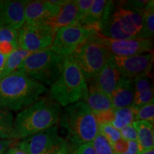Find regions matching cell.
<instances>
[{
  "label": "cell",
  "instance_id": "1",
  "mask_svg": "<svg viewBox=\"0 0 154 154\" xmlns=\"http://www.w3.org/2000/svg\"><path fill=\"white\" fill-rule=\"evenodd\" d=\"M47 91L41 82L17 70L0 79V108L9 111H22Z\"/></svg>",
  "mask_w": 154,
  "mask_h": 154
},
{
  "label": "cell",
  "instance_id": "2",
  "mask_svg": "<svg viewBox=\"0 0 154 154\" xmlns=\"http://www.w3.org/2000/svg\"><path fill=\"white\" fill-rule=\"evenodd\" d=\"M60 115V106L50 97H42L16 116L13 139H22L55 126Z\"/></svg>",
  "mask_w": 154,
  "mask_h": 154
},
{
  "label": "cell",
  "instance_id": "3",
  "mask_svg": "<svg viewBox=\"0 0 154 154\" xmlns=\"http://www.w3.org/2000/svg\"><path fill=\"white\" fill-rule=\"evenodd\" d=\"M87 81L72 55L65 57L61 72L50 86L49 97L60 106H67L85 99Z\"/></svg>",
  "mask_w": 154,
  "mask_h": 154
},
{
  "label": "cell",
  "instance_id": "4",
  "mask_svg": "<svg viewBox=\"0 0 154 154\" xmlns=\"http://www.w3.org/2000/svg\"><path fill=\"white\" fill-rule=\"evenodd\" d=\"M59 120L66 131L67 139L74 146L92 142L99 132L94 113L84 101L66 106Z\"/></svg>",
  "mask_w": 154,
  "mask_h": 154
},
{
  "label": "cell",
  "instance_id": "5",
  "mask_svg": "<svg viewBox=\"0 0 154 154\" xmlns=\"http://www.w3.org/2000/svg\"><path fill=\"white\" fill-rule=\"evenodd\" d=\"M64 58L49 48L31 54L17 70L44 85L51 86L61 74Z\"/></svg>",
  "mask_w": 154,
  "mask_h": 154
},
{
  "label": "cell",
  "instance_id": "6",
  "mask_svg": "<svg viewBox=\"0 0 154 154\" xmlns=\"http://www.w3.org/2000/svg\"><path fill=\"white\" fill-rule=\"evenodd\" d=\"M143 10L127 7L124 3L113 6L110 17L99 34L113 39L138 37L143 25Z\"/></svg>",
  "mask_w": 154,
  "mask_h": 154
},
{
  "label": "cell",
  "instance_id": "7",
  "mask_svg": "<svg viewBox=\"0 0 154 154\" xmlns=\"http://www.w3.org/2000/svg\"><path fill=\"white\" fill-rule=\"evenodd\" d=\"M95 34L88 38L72 54L86 81L93 80L113 57L109 50L97 42Z\"/></svg>",
  "mask_w": 154,
  "mask_h": 154
},
{
  "label": "cell",
  "instance_id": "8",
  "mask_svg": "<svg viewBox=\"0 0 154 154\" xmlns=\"http://www.w3.org/2000/svg\"><path fill=\"white\" fill-rule=\"evenodd\" d=\"M66 142L59 136L57 126L26 136L16 146L27 154H53Z\"/></svg>",
  "mask_w": 154,
  "mask_h": 154
},
{
  "label": "cell",
  "instance_id": "9",
  "mask_svg": "<svg viewBox=\"0 0 154 154\" xmlns=\"http://www.w3.org/2000/svg\"><path fill=\"white\" fill-rule=\"evenodd\" d=\"M97 32L80 25H72L56 31L50 49L65 57L72 55L88 38Z\"/></svg>",
  "mask_w": 154,
  "mask_h": 154
},
{
  "label": "cell",
  "instance_id": "10",
  "mask_svg": "<svg viewBox=\"0 0 154 154\" xmlns=\"http://www.w3.org/2000/svg\"><path fill=\"white\" fill-rule=\"evenodd\" d=\"M55 32L44 24L32 26L25 24L18 31L19 49L32 53L49 49L53 43Z\"/></svg>",
  "mask_w": 154,
  "mask_h": 154
},
{
  "label": "cell",
  "instance_id": "11",
  "mask_svg": "<svg viewBox=\"0 0 154 154\" xmlns=\"http://www.w3.org/2000/svg\"><path fill=\"white\" fill-rule=\"evenodd\" d=\"M95 38L114 57H130L153 52L151 38L137 37L127 39H113L102 36L98 32L95 34Z\"/></svg>",
  "mask_w": 154,
  "mask_h": 154
},
{
  "label": "cell",
  "instance_id": "12",
  "mask_svg": "<svg viewBox=\"0 0 154 154\" xmlns=\"http://www.w3.org/2000/svg\"><path fill=\"white\" fill-rule=\"evenodd\" d=\"M113 61L121 76L134 79L140 75L150 74L153 62V52L130 57H114Z\"/></svg>",
  "mask_w": 154,
  "mask_h": 154
},
{
  "label": "cell",
  "instance_id": "13",
  "mask_svg": "<svg viewBox=\"0 0 154 154\" xmlns=\"http://www.w3.org/2000/svg\"><path fill=\"white\" fill-rule=\"evenodd\" d=\"M27 0L0 1V26L18 30L25 24V6Z\"/></svg>",
  "mask_w": 154,
  "mask_h": 154
},
{
  "label": "cell",
  "instance_id": "14",
  "mask_svg": "<svg viewBox=\"0 0 154 154\" xmlns=\"http://www.w3.org/2000/svg\"><path fill=\"white\" fill-rule=\"evenodd\" d=\"M113 6V1L94 0L87 14L77 25L91 29L99 33L110 17Z\"/></svg>",
  "mask_w": 154,
  "mask_h": 154
},
{
  "label": "cell",
  "instance_id": "15",
  "mask_svg": "<svg viewBox=\"0 0 154 154\" xmlns=\"http://www.w3.org/2000/svg\"><path fill=\"white\" fill-rule=\"evenodd\" d=\"M61 7L54 5L50 0L27 1L24 9L25 24L32 26L44 24L48 19L56 16Z\"/></svg>",
  "mask_w": 154,
  "mask_h": 154
},
{
  "label": "cell",
  "instance_id": "16",
  "mask_svg": "<svg viewBox=\"0 0 154 154\" xmlns=\"http://www.w3.org/2000/svg\"><path fill=\"white\" fill-rule=\"evenodd\" d=\"M121 74L116 66L113 56L106 63L91 84L109 96L111 95L121 78Z\"/></svg>",
  "mask_w": 154,
  "mask_h": 154
},
{
  "label": "cell",
  "instance_id": "17",
  "mask_svg": "<svg viewBox=\"0 0 154 154\" xmlns=\"http://www.w3.org/2000/svg\"><path fill=\"white\" fill-rule=\"evenodd\" d=\"M44 25L57 31L66 26L77 25V5L76 0H69L60 8L58 14L44 22Z\"/></svg>",
  "mask_w": 154,
  "mask_h": 154
},
{
  "label": "cell",
  "instance_id": "18",
  "mask_svg": "<svg viewBox=\"0 0 154 154\" xmlns=\"http://www.w3.org/2000/svg\"><path fill=\"white\" fill-rule=\"evenodd\" d=\"M113 109L131 106L134 99L133 79L121 76L117 86L111 95Z\"/></svg>",
  "mask_w": 154,
  "mask_h": 154
},
{
  "label": "cell",
  "instance_id": "19",
  "mask_svg": "<svg viewBox=\"0 0 154 154\" xmlns=\"http://www.w3.org/2000/svg\"><path fill=\"white\" fill-rule=\"evenodd\" d=\"M84 101L93 113L113 109L111 96L96 88L91 83L88 86L87 95Z\"/></svg>",
  "mask_w": 154,
  "mask_h": 154
},
{
  "label": "cell",
  "instance_id": "20",
  "mask_svg": "<svg viewBox=\"0 0 154 154\" xmlns=\"http://www.w3.org/2000/svg\"><path fill=\"white\" fill-rule=\"evenodd\" d=\"M132 126L137 133V143L139 151L154 148L153 124L146 121H135Z\"/></svg>",
  "mask_w": 154,
  "mask_h": 154
},
{
  "label": "cell",
  "instance_id": "21",
  "mask_svg": "<svg viewBox=\"0 0 154 154\" xmlns=\"http://www.w3.org/2000/svg\"><path fill=\"white\" fill-rule=\"evenodd\" d=\"M31 54L32 52L21 49L14 50L7 58L5 66H4L2 73L1 75V79L8 76L9 74L17 71L24 59Z\"/></svg>",
  "mask_w": 154,
  "mask_h": 154
},
{
  "label": "cell",
  "instance_id": "22",
  "mask_svg": "<svg viewBox=\"0 0 154 154\" xmlns=\"http://www.w3.org/2000/svg\"><path fill=\"white\" fill-rule=\"evenodd\" d=\"M136 109L133 106L114 109V119L111 125L118 130L131 125L135 121Z\"/></svg>",
  "mask_w": 154,
  "mask_h": 154
},
{
  "label": "cell",
  "instance_id": "23",
  "mask_svg": "<svg viewBox=\"0 0 154 154\" xmlns=\"http://www.w3.org/2000/svg\"><path fill=\"white\" fill-rule=\"evenodd\" d=\"M154 34V2L148 1L143 10V25L138 37L151 38Z\"/></svg>",
  "mask_w": 154,
  "mask_h": 154
},
{
  "label": "cell",
  "instance_id": "24",
  "mask_svg": "<svg viewBox=\"0 0 154 154\" xmlns=\"http://www.w3.org/2000/svg\"><path fill=\"white\" fill-rule=\"evenodd\" d=\"M14 120L11 111L0 108V139H13Z\"/></svg>",
  "mask_w": 154,
  "mask_h": 154
},
{
  "label": "cell",
  "instance_id": "25",
  "mask_svg": "<svg viewBox=\"0 0 154 154\" xmlns=\"http://www.w3.org/2000/svg\"><path fill=\"white\" fill-rule=\"evenodd\" d=\"M134 86V97L153 89V83L150 74L138 76L133 79Z\"/></svg>",
  "mask_w": 154,
  "mask_h": 154
},
{
  "label": "cell",
  "instance_id": "26",
  "mask_svg": "<svg viewBox=\"0 0 154 154\" xmlns=\"http://www.w3.org/2000/svg\"><path fill=\"white\" fill-rule=\"evenodd\" d=\"M136 121H146L153 124L154 123V101L153 99L147 104L136 110L135 115Z\"/></svg>",
  "mask_w": 154,
  "mask_h": 154
},
{
  "label": "cell",
  "instance_id": "27",
  "mask_svg": "<svg viewBox=\"0 0 154 154\" xmlns=\"http://www.w3.org/2000/svg\"><path fill=\"white\" fill-rule=\"evenodd\" d=\"M98 129L99 134H101L110 143L111 145L121 138L120 131L110 124H99Z\"/></svg>",
  "mask_w": 154,
  "mask_h": 154
},
{
  "label": "cell",
  "instance_id": "28",
  "mask_svg": "<svg viewBox=\"0 0 154 154\" xmlns=\"http://www.w3.org/2000/svg\"><path fill=\"white\" fill-rule=\"evenodd\" d=\"M96 154H113L112 146L101 134L98 132L95 138L92 140Z\"/></svg>",
  "mask_w": 154,
  "mask_h": 154
},
{
  "label": "cell",
  "instance_id": "29",
  "mask_svg": "<svg viewBox=\"0 0 154 154\" xmlns=\"http://www.w3.org/2000/svg\"><path fill=\"white\" fill-rule=\"evenodd\" d=\"M9 42L14 47H18V31L8 26H0V43Z\"/></svg>",
  "mask_w": 154,
  "mask_h": 154
},
{
  "label": "cell",
  "instance_id": "30",
  "mask_svg": "<svg viewBox=\"0 0 154 154\" xmlns=\"http://www.w3.org/2000/svg\"><path fill=\"white\" fill-rule=\"evenodd\" d=\"M77 5V24L87 14L94 0H76Z\"/></svg>",
  "mask_w": 154,
  "mask_h": 154
},
{
  "label": "cell",
  "instance_id": "31",
  "mask_svg": "<svg viewBox=\"0 0 154 154\" xmlns=\"http://www.w3.org/2000/svg\"><path fill=\"white\" fill-rule=\"evenodd\" d=\"M96 120L97 121L98 125L99 124H107L113 122L114 119V109H111L101 112L94 113Z\"/></svg>",
  "mask_w": 154,
  "mask_h": 154
},
{
  "label": "cell",
  "instance_id": "32",
  "mask_svg": "<svg viewBox=\"0 0 154 154\" xmlns=\"http://www.w3.org/2000/svg\"><path fill=\"white\" fill-rule=\"evenodd\" d=\"M119 131H120L121 138H122L123 139L126 140H132V141L137 142V133H136L134 126H132V124L124 127L122 129Z\"/></svg>",
  "mask_w": 154,
  "mask_h": 154
},
{
  "label": "cell",
  "instance_id": "33",
  "mask_svg": "<svg viewBox=\"0 0 154 154\" xmlns=\"http://www.w3.org/2000/svg\"><path fill=\"white\" fill-rule=\"evenodd\" d=\"M72 154H96L94 151L92 142L74 146L72 150Z\"/></svg>",
  "mask_w": 154,
  "mask_h": 154
},
{
  "label": "cell",
  "instance_id": "34",
  "mask_svg": "<svg viewBox=\"0 0 154 154\" xmlns=\"http://www.w3.org/2000/svg\"><path fill=\"white\" fill-rule=\"evenodd\" d=\"M113 153L116 154H123L128 148V140L123 139L122 138L111 145Z\"/></svg>",
  "mask_w": 154,
  "mask_h": 154
},
{
  "label": "cell",
  "instance_id": "35",
  "mask_svg": "<svg viewBox=\"0 0 154 154\" xmlns=\"http://www.w3.org/2000/svg\"><path fill=\"white\" fill-rule=\"evenodd\" d=\"M17 49L16 47H14L12 44L9 42H2L0 43V54L4 56L8 57L11 54L14 50Z\"/></svg>",
  "mask_w": 154,
  "mask_h": 154
},
{
  "label": "cell",
  "instance_id": "36",
  "mask_svg": "<svg viewBox=\"0 0 154 154\" xmlns=\"http://www.w3.org/2000/svg\"><path fill=\"white\" fill-rule=\"evenodd\" d=\"M17 140L0 139V154H5L11 147L15 146Z\"/></svg>",
  "mask_w": 154,
  "mask_h": 154
},
{
  "label": "cell",
  "instance_id": "37",
  "mask_svg": "<svg viewBox=\"0 0 154 154\" xmlns=\"http://www.w3.org/2000/svg\"><path fill=\"white\" fill-rule=\"evenodd\" d=\"M139 148L137 142L128 140V148L123 154H139Z\"/></svg>",
  "mask_w": 154,
  "mask_h": 154
},
{
  "label": "cell",
  "instance_id": "38",
  "mask_svg": "<svg viewBox=\"0 0 154 154\" xmlns=\"http://www.w3.org/2000/svg\"><path fill=\"white\" fill-rule=\"evenodd\" d=\"M72 149L71 147V145H69L67 140H66V142L63 144L60 149L57 150L53 154H72Z\"/></svg>",
  "mask_w": 154,
  "mask_h": 154
},
{
  "label": "cell",
  "instance_id": "39",
  "mask_svg": "<svg viewBox=\"0 0 154 154\" xmlns=\"http://www.w3.org/2000/svg\"><path fill=\"white\" fill-rule=\"evenodd\" d=\"M5 154H27V153H26L25 152L22 151L21 149H19V148L17 147L16 145H15L14 146H12V147H11L10 149L6 152Z\"/></svg>",
  "mask_w": 154,
  "mask_h": 154
},
{
  "label": "cell",
  "instance_id": "40",
  "mask_svg": "<svg viewBox=\"0 0 154 154\" xmlns=\"http://www.w3.org/2000/svg\"><path fill=\"white\" fill-rule=\"evenodd\" d=\"M7 56H4L0 54V79H1V75L2 73L4 66H5L6 60H7Z\"/></svg>",
  "mask_w": 154,
  "mask_h": 154
},
{
  "label": "cell",
  "instance_id": "41",
  "mask_svg": "<svg viewBox=\"0 0 154 154\" xmlns=\"http://www.w3.org/2000/svg\"><path fill=\"white\" fill-rule=\"evenodd\" d=\"M139 154H154V150L153 149H149L145 150V151H140Z\"/></svg>",
  "mask_w": 154,
  "mask_h": 154
},
{
  "label": "cell",
  "instance_id": "42",
  "mask_svg": "<svg viewBox=\"0 0 154 154\" xmlns=\"http://www.w3.org/2000/svg\"><path fill=\"white\" fill-rule=\"evenodd\" d=\"M113 154H116V153H113Z\"/></svg>",
  "mask_w": 154,
  "mask_h": 154
}]
</instances>
